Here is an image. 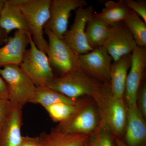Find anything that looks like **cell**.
Here are the masks:
<instances>
[{
	"label": "cell",
	"instance_id": "obj_1",
	"mask_svg": "<svg viewBox=\"0 0 146 146\" xmlns=\"http://www.w3.org/2000/svg\"><path fill=\"white\" fill-rule=\"evenodd\" d=\"M92 99L98 107L100 124L116 137L121 136L125 130L126 123L127 107L123 98L112 96L109 83H105Z\"/></svg>",
	"mask_w": 146,
	"mask_h": 146
},
{
	"label": "cell",
	"instance_id": "obj_2",
	"mask_svg": "<svg viewBox=\"0 0 146 146\" xmlns=\"http://www.w3.org/2000/svg\"><path fill=\"white\" fill-rule=\"evenodd\" d=\"M104 84L80 70L62 76H55L46 86L69 98L77 100L84 96L92 98Z\"/></svg>",
	"mask_w": 146,
	"mask_h": 146
},
{
	"label": "cell",
	"instance_id": "obj_3",
	"mask_svg": "<svg viewBox=\"0 0 146 146\" xmlns=\"http://www.w3.org/2000/svg\"><path fill=\"white\" fill-rule=\"evenodd\" d=\"M27 22L30 34L39 50L46 54L48 43L44 28L50 17L51 0H16Z\"/></svg>",
	"mask_w": 146,
	"mask_h": 146
},
{
	"label": "cell",
	"instance_id": "obj_4",
	"mask_svg": "<svg viewBox=\"0 0 146 146\" xmlns=\"http://www.w3.org/2000/svg\"><path fill=\"white\" fill-rule=\"evenodd\" d=\"M0 75L7 84L11 103L23 109L32 99L36 86L18 65L4 66L0 69Z\"/></svg>",
	"mask_w": 146,
	"mask_h": 146
},
{
	"label": "cell",
	"instance_id": "obj_5",
	"mask_svg": "<svg viewBox=\"0 0 146 146\" xmlns=\"http://www.w3.org/2000/svg\"><path fill=\"white\" fill-rule=\"evenodd\" d=\"M44 33L48 36L46 55L53 73L60 76L80 70L78 55L48 29L44 28Z\"/></svg>",
	"mask_w": 146,
	"mask_h": 146
},
{
	"label": "cell",
	"instance_id": "obj_6",
	"mask_svg": "<svg viewBox=\"0 0 146 146\" xmlns=\"http://www.w3.org/2000/svg\"><path fill=\"white\" fill-rule=\"evenodd\" d=\"M20 67L36 86H46L55 76L46 54L36 47L31 36Z\"/></svg>",
	"mask_w": 146,
	"mask_h": 146
},
{
	"label": "cell",
	"instance_id": "obj_7",
	"mask_svg": "<svg viewBox=\"0 0 146 146\" xmlns=\"http://www.w3.org/2000/svg\"><path fill=\"white\" fill-rule=\"evenodd\" d=\"M99 122L94 105L88 100L67 119L59 123L55 128L63 133L91 136Z\"/></svg>",
	"mask_w": 146,
	"mask_h": 146
},
{
	"label": "cell",
	"instance_id": "obj_8",
	"mask_svg": "<svg viewBox=\"0 0 146 146\" xmlns=\"http://www.w3.org/2000/svg\"><path fill=\"white\" fill-rule=\"evenodd\" d=\"M78 58L80 68L82 72L102 83H110V69L113 60L104 47L79 54Z\"/></svg>",
	"mask_w": 146,
	"mask_h": 146
},
{
	"label": "cell",
	"instance_id": "obj_9",
	"mask_svg": "<svg viewBox=\"0 0 146 146\" xmlns=\"http://www.w3.org/2000/svg\"><path fill=\"white\" fill-rule=\"evenodd\" d=\"M88 3L85 0L51 1L49 20L44 28L49 29L55 35L63 40L68 30V22L72 11L86 7Z\"/></svg>",
	"mask_w": 146,
	"mask_h": 146
},
{
	"label": "cell",
	"instance_id": "obj_10",
	"mask_svg": "<svg viewBox=\"0 0 146 146\" xmlns=\"http://www.w3.org/2000/svg\"><path fill=\"white\" fill-rule=\"evenodd\" d=\"M75 11L74 23L66 32L63 40L76 54H83L93 50L87 42L85 30L88 18L94 13V7L89 6Z\"/></svg>",
	"mask_w": 146,
	"mask_h": 146
},
{
	"label": "cell",
	"instance_id": "obj_11",
	"mask_svg": "<svg viewBox=\"0 0 146 146\" xmlns=\"http://www.w3.org/2000/svg\"><path fill=\"white\" fill-rule=\"evenodd\" d=\"M116 61L131 54L137 46L133 35L123 21L111 25L109 35L103 46Z\"/></svg>",
	"mask_w": 146,
	"mask_h": 146
},
{
	"label": "cell",
	"instance_id": "obj_12",
	"mask_svg": "<svg viewBox=\"0 0 146 146\" xmlns=\"http://www.w3.org/2000/svg\"><path fill=\"white\" fill-rule=\"evenodd\" d=\"M146 68V48L137 46L131 53V64L127 77L124 97L127 106L137 103V95Z\"/></svg>",
	"mask_w": 146,
	"mask_h": 146
},
{
	"label": "cell",
	"instance_id": "obj_13",
	"mask_svg": "<svg viewBox=\"0 0 146 146\" xmlns=\"http://www.w3.org/2000/svg\"><path fill=\"white\" fill-rule=\"evenodd\" d=\"M31 36L30 34L17 30L13 36L8 37L4 46L0 47V67L10 65L20 66L30 44Z\"/></svg>",
	"mask_w": 146,
	"mask_h": 146
},
{
	"label": "cell",
	"instance_id": "obj_14",
	"mask_svg": "<svg viewBox=\"0 0 146 146\" xmlns=\"http://www.w3.org/2000/svg\"><path fill=\"white\" fill-rule=\"evenodd\" d=\"M145 118L137 103L127 106L125 140L129 146H138L145 140L146 125Z\"/></svg>",
	"mask_w": 146,
	"mask_h": 146
},
{
	"label": "cell",
	"instance_id": "obj_15",
	"mask_svg": "<svg viewBox=\"0 0 146 146\" xmlns=\"http://www.w3.org/2000/svg\"><path fill=\"white\" fill-rule=\"evenodd\" d=\"M22 109L12 105L2 126L0 129V146H19L23 136Z\"/></svg>",
	"mask_w": 146,
	"mask_h": 146
},
{
	"label": "cell",
	"instance_id": "obj_16",
	"mask_svg": "<svg viewBox=\"0 0 146 146\" xmlns=\"http://www.w3.org/2000/svg\"><path fill=\"white\" fill-rule=\"evenodd\" d=\"M0 26L8 35L14 29L30 34L26 19L16 0H5L0 13Z\"/></svg>",
	"mask_w": 146,
	"mask_h": 146
},
{
	"label": "cell",
	"instance_id": "obj_17",
	"mask_svg": "<svg viewBox=\"0 0 146 146\" xmlns=\"http://www.w3.org/2000/svg\"><path fill=\"white\" fill-rule=\"evenodd\" d=\"M131 64V54L113 61L110 72V92L113 96L123 98L127 77Z\"/></svg>",
	"mask_w": 146,
	"mask_h": 146
},
{
	"label": "cell",
	"instance_id": "obj_18",
	"mask_svg": "<svg viewBox=\"0 0 146 146\" xmlns=\"http://www.w3.org/2000/svg\"><path fill=\"white\" fill-rule=\"evenodd\" d=\"M90 135L63 133L56 129L38 137L43 146H87Z\"/></svg>",
	"mask_w": 146,
	"mask_h": 146
},
{
	"label": "cell",
	"instance_id": "obj_19",
	"mask_svg": "<svg viewBox=\"0 0 146 146\" xmlns=\"http://www.w3.org/2000/svg\"><path fill=\"white\" fill-rule=\"evenodd\" d=\"M111 25L93 13L86 22V35L88 44L93 50L103 46L107 39Z\"/></svg>",
	"mask_w": 146,
	"mask_h": 146
},
{
	"label": "cell",
	"instance_id": "obj_20",
	"mask_svg": "<svg viewBox=\"0 0 146 146\" xmlns=\"http://www.w3.org/2000/svg\"><path fill=\"white\" fill-rule=\"evenodd\" d=\"M131 11L123 0L108 1L105 3L104 8L101 12L96 14L102 20L111 25L124 21Z\"/></svg>",
	"mask_w": 146,
	"mask_h": 146
},
{
	"label": "cell",
	"instance_id": "obj_21",
	"mask_svg": "<svg viewBox=\"0 0 146 146\" xmlns=\"http://www.w3.org/2000/svg\"><path fill=\"white\" fill-rule=\"evenodd\" d=\"M77 100L71 99L46 86H44L36 87L34 96L30 103L40 104L45 108L59 102L75 104Z\"/></svg>",
	"mask_w": 146,
	"mask_h": 146
},
{
	"label": "cell",
	"instance_id": "obj_22",
	"mask_svg": "<svg viewBox=\"0 0 146 146\" xmlns=\"http://www.w3.org/2000/svg\"><path fill=\"white\" fill-rule=\"evenodd\" d=\"M87 100L86 99L77 100L75 104L65 102L57 103L44 108L52 119L59 123L67 119Z\"/></svg>",
	"mask_w": 146,
	"mask_h": 146
},
{
	"label": "cell",
	"instance_id": "obj_23",
	"mask_svg": "<svg viewBox=\"0 0 146 146\" xmlns=\"http://www.w3.org/2000/svg\"><path fill=\"white\" fill-rule=\"evenodd\" d=\"M123 22L133 35L137 46L146 48L145 23L132 11Z\"/></svg>",
	"mask_w": 146,
	"mask_h": 146
},
{
	"label": "cell",
	"instance_id": "obj_24",
	"mask_svg": "<svg viewBox=\"0 0 146 146\" xmlns=\"http://www.w3.org/2000/svg\"><path fill=\"white\" fill-rule=\"evenodd\" d=\"M110 133L100 124L92 136L89 146H114Z\"/></svg>",
	"mask_w": 146,
	"mask_h": 146
},
{
	"label": "cell",
	"instance_id": "obj_25",
	"mask_svg": "<svg viewBox=\"0 0 146 146\" xmlns=\"http://www.w3.org/2000/svg\"><path fill=\"white\" fill-rule=\"evenodd\" d=\"M131 10L137 14L146 24V1L145 0H123Z\"/></svg>",
	"mask_w": 146,
	"mask_h": 146
},
{
	"label": "cell",
	"instance_id": "obj_26",
	"mask_svg": "<svg viewBox=\"0 0 146 146\" xmlns=\"http://www.w3.org/2000/svg\"><path fill=\"white\" fill-rule=\"evenodd\" d=\"M138 108L144 118L146 117V85L145 83L141 85L137 97Z\"/></svg>",
	"mask_w": 146,
	"mask_h": 146
},
{
	"label": "cell",
	"instance_id": "obj_27",
	"mask_svg": "<svg viewBox=\"0 0 146 146\" xmlns=\"http://www.w3.org/2000/svg\"><path fill=\"white\" fill-rule=\"evenodd\" d=\"M12 107V104L8 100L0 99V129Z\"/></svg>",
	"mask_w": 146,
	"mask_h": 146
},
{
	"label": "cell",
	"instance_id": "obj_28",
	"mask_svg": "<svg viewBox=\"0 0 146 146\" xmlns=\"http://www.w3.org/2000/svg\"><path fill=\"white\" fill-rule=\"evenodd\" d=\"M19 146H43L39 137L23 136Z\"/></svg>",
	"mask_w": 146,
	"mask_h": 146
},
{
	"label": "cell",
	"instance_id": "obj_29",
	"mask_svg": "<svg viewBox=\"0 0 146 146\" xmlns=\"http://www.w3.org/2000/svg\"><path fill=\"white\" fill-rule=\"evenodd\" d=\"M0 99L9 100V94L6 82L0 75Z\"/></svg>",
	"mask_w": 146,
	"mask_h": 146
},
{
	"label": "cell",
	"instance_id": "obj_30",
	"mask_svg": "<svg viewBox=\"0 0 146 146\" xmlns=\"http://www.w3.org/2000/svg\"><path fill=\"white\" fill-rule=\"evenodd\" d=\"M8 35L0 26V46L6 43L8 38Z\"/></svg>",
	"mask_w": 146,
	"mask_h": 146
},
{
	"label": "cell",
	"instance_id": "obj_31",
	"mask_svg": "<svg viewBox=\"0 0 146 146\" xmlns=\"http://www.w3.org/2000/svg\"><path fill=\"white\" fill-rule=\"evenodd\" d=\"M115 141L117 143V146H129L127 145L125 143L122 141H121L117 137H115Z\"/></svg>",
	"mask_w": 146,
	"mask_h": 146
},
{
	"label": "cell",
	"instance_id": "obj_32",
	"mask_svg": "<svg viewBox=\"0 0 146 146\" xmlns=\"http://www.w3.org/2000/svg\"><path fill=\"white\" fill-rule=\"evenodd\" d=\"M5 1V0H0V13H1V11Z\"/></svg>",
	"mask_w": 146,
	"mask_h": 146
}]
</instances>
